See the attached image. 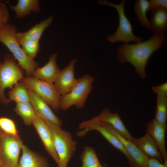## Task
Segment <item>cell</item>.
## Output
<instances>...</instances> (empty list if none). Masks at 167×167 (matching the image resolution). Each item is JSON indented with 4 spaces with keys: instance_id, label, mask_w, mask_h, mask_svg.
<instances>
[{
    "instance_id": "cell-33",
    "label": "cell",
    "mask_w": 167,
    "mask_h": 167,
    "mask_svg": "<svg viewBox=\"0 0 167 167\" xmlns=\"http://www.w3.org/2000/svg\"><path fill=\"white\" fill-rule=\"evenodd\" d=\"M3 165V163L1 154L0 151V167Z\"/></svg>"
},
{
    "instance_id": "cell-38",
    "label": "cell",
    "mask_w": 167,
    "mask_h": 167,
    "mask_svg": "<svg viewBox=\"0 0 167 167\" xmlns=\"http://www.w3.org/2000/svg\"><path fill=\"white\" fill-rule=\"evenodd\" d=\"M2 1L0 0V2Z\"/></svg>"
},
{
    "instance_id": "cell-7",
    "label": "cell",
    "mask_w": 167,
    "mask_h": 167,
    "mask_svg": "<svg viewBox=\"0 0 167 167\" xmlns=\"http://www.w3.org/2000/svg\"><path fill=\"white\" fill-rule=\"evenodd\" d=\"M21 81L55 111L60 109L61 96L57 90L54 83L28 76L24 77Z\"/></svg>"
},
{
    "instance_id": "cell-4",
    "label": "cell",
    "mask_w": 167,
    "mask_h": 167,
    "mask_svg": "<svg viewBox=\"0 0 167 167\" xmlns=\"http://www.w3.org/2000/svg\"><path fill=\"white\" fill-rule=\"evenodd\" d=\"M24 71L12 55H4L3 61H0V103L7 105L10 103L5 96V90L11 89L21 81L24 77Z\"/></svg>"
},
{
    "instance_id": "cell-31",
    "label": "cell",
    "mask_w": 167,
    "mask_h": 167,
    "mask_svg": "<svg viewBox=\"0 0 167 167\" xmlns=\"http://www.w3.org/2000/svg\"><path fill=\"white\" fill-rule=\"evenodd\" d=\"M152 90L154 93L157 94V96L167 95V83L153 86Z\"/></svg>"
},
{
    "instance_id": "cell-26",
    "label": "cell",
    "mask_w": 167,
    "mask_h": 167,
    "mask_svg": "<svg viewBox=\"0 0 167 167\" xmlns=\"http://www.w3.org/2000/svg\"><path fill=\"white\" fill-rule=\"evenodd\" d=\"M167 118V95L157 96L154 119L160 123L166 125Z\"/></svg>"
},
{
    "instance_id": "cell-36",
    "label": "cell",
    "mask_w": 167,
    "mask_h": 167,
    "mask_svg": "<svg viewBox=\"0 0 167 167\" xmlns=\"http://www.w3.org/2000/svg\"><path fill=\"white\" fill-rule=\"evenodd\" d=\"M134 167H140V166H139L138 165H137V166H136Z\"/></svg>"
},
{
    "instance_id": "cell-14",
    "label": "cell",
    "mask_w": 167,
    "mask_h": 167,
    "mask_svg": "<svg viewBox=\"0 0 167 167\" xmlns=\"http://www.w3.org/2000/svg\"><path fill=\"white\" fill-rule=\"evenodd\" d=\"M166 125L162 124L155 119L147 125L146 130L155 142L162 156L164 164H167V152L165 144V134Z\"/></svg>"
},
{
    "instance_id": "cell-17",
    "label": "cell",
    "mask_w": 167,
    "mask_h": 167,
    "mask_svg": "<svg viewBox=\"0 0 167 167\" xmlns=\"http://www.w3.org/2000/svg\"><path fill=\"white\" fill-rule=\"evenodd\" d=\"M97 116L100 121L109 124L122 136L131 142L134 138L127 129L118 113H113L109 109L105 108Z\"/></svg>"
},
{
    "instance_id": "cell-22",
    "label": "cell",
    "mask_w": 167,
    "mask_h": 167,
    "mask_svg": "<svg viewBox=\"0 0 167 167\" xmlns=\"http://www.w3.org/2000/svg\"><path fill=\"white\" fill-rule=\"evenodd\" d=\"M10 102L13 101L17 103L30 102L28 89L21 81L15 84L8 92Z\"/></svg>"
},
{
    "instance_id": "cell-11",
    "label": "cell",
    "mask_w": 167,
    "mask_h": 167,
    "mask_svg": "<svg viewBox=\"0 0 167 167\" xmlns=\"http://www.w3.org/2000/svg\"><path fill=\"white\" fill-rule=\"evenodd\" d=\"M76 61L75 59H72L67 66L60 70L54 82L56 89L61 96L69 92L77 83L74 72Z\"/></svg>"
},
{
    "instance_id": "cell-5",
    "label": "cell",
    "mask_w": 167,
    "mask_h": 167,
    "mask_svg": "<svg viewBox=\"0 0 167 167\" xmlns=\"http://www.w3.org/2000/svg\"><path fill=\"white\" fill-rule=\"evenodd\" d=\"M97 2L99 4L113 7L118 14V28L114 33L107 37V41L112 43L122 42L124 43H128L131 42L138 43L143 41L142 38L136 36L133 33L132 25L125 13V0H122L118 4H115L105 0H98Z\"/></svg>"
},
{
    "instance_id": "cell-37",
    "label": "cell",
    "mask_w": 167,
    "mask_h": 167,
    "mask_svg": "<svg viewBox=\"0 0 167 167\" xmlns=\"http://www.w3.org/2000/svg\"><path fill=\"white\" fill-rule=\"evenodd\" d=\"M1 167H5V166H4L3 165V166H2Z\"/></svg>"
},
{
    "instance_id": "cell-29",
    "label": "cell",
    "mask_w": 167,
    "mask_h": 167,
    "mask_svg": "<svg viewBox=\"0 0 167 167\" xmlns=\"http://www.w3.org/2000/svg\"><path fill=\"white\" fill-rule=\"evenodd\" d=\"M9 17L6 4L2 1L0 2V27L8 23Z\"/></svg>"
},
{
    "instance_id": "cell-12",
    "label": "cell",
    "mask_w": 167,
    "mask_h": 167,
    "mask_svg": "<svg viewBox=\"0 0 167 167\" xmlns=\"http://www.w3.org/2000/svg\"><path fill=\"white\" fill-rule=\"evenodd\" d=\"M32 124L39 135L46 151L54 160L58 167L59 159L54 146L52 135L45 120L36 115Z\"/></svg>"
},
{
    "instance_id": "cell-35",
    "label": "cell",
    "mask_w": 167,
    "mask_h": 167,
    "mask_svg": "<svg viewBox=\"0 0 167 167\" xmlns=\"http://www.w3.org/2000/svg\"><path fill=\"white\" fill-rule=\"evenodd\" d=\"M104 167H109L106 164H105L104 165H103Z\"/></svg>"
},
{
    "instance_id": "cell-6",
    "label": "cell",
    "mask_w": 167,
    "mask_h": 167,
    "mask_svg": "<svg viewBox=\"0 0 167 167\" xmlns=\"http://www.w3.org/2000/svg\"><path fill=\"white\" fill-rule=\"evenodd\" d=\"M94 80V78L88 74L78 79L73 89L68 93L61 96L60 109L66 110L72 106L78 109L83 108L92 89Z\"/></svg>"
},
{
    "instance_id": "cell-9",
    "label": "cell",
    "mask_w": 167,
    "mask_h": 167,
    "mask_svg": "<svg viewBox=\"0 0 167 167\" xmlns=\"http://www.w3.org/2000/svg\"><path fill=\"white\" fill-rule=\"evenodd\" d=\"M79 129L83 130L77 133L78 136H83L91 130H96L112 146L124 154L129 162L133 161L120 140L101 124L100 121L97 116L90 120L83 121L79 124Z\"/></svg>"
},
{
    "instance_id": "cell-34",
    "label": "cell",
    "mask_w": 167,
    "mask_h": 167,
    "mask_svg": "<svg viewBox=\"0 0 167 167\" xmlns=\"http://www.w3.org/2000/svg\"><path fill=\"white\" fill-rule=\"evenodd\" d=\"M3 133V131H2V130L0 128V136L1 135V134Z\"/></svg>"
},
{
    "instance_id": "cell-30",
    "label": "cell",
    "mask_w": 167,
    "mask_h": 167,
    "mask_svg": "<svg viewBox=\"0 0 167 167\" xmlns=\"http://www.w3.org/2000/svg\"><path fill=\"white\" fill-rule=\"evenodd\" d=\"M149 2V11L154 9L164 7L167 8V1L165 0H150Z\"/></svg>"
},
{
    "instance_id": "cell-19",
    "label": "cell",
    "mask_w": 167,
    "mask_h": 167,
    "mask_svg": "<svg viewBox=\"0 0 167 167\" xmlns=\"http://www.w3.org/2000/svg\"><path fill=\"white\" fill-rule=\"evenodd\" d=\"M53 16H52L36 24L24 32H17L15 37L18 41L22 40H31L39 41L45 30L52 23Z\"/></svg>"
},
{
    "instance_id": "cell-24",
    "label": "cell",
    "mask_w": 167,
    "mask_h": 167,
    "mask_svg": "<svg viewBox=\"0 0 167 167\" xmlns=\"http://www.w3.org/2000/svg\"><path fill=\"white\" fill-rule=\"evenodd\" d=\"M149 8V2L147 0H137L133 6L134 11L140 24L151 31L150 20L147 15Z\"/></svg>"
},
{
    "instance_id": "cell-1",
    "label": "cell",
    "mask_w": 167,
    "mask_h": 167,
    "mask_svg": "<svg viewBox=\"0 0 167 167\" xmlns=\"http://www.w3.org/2000/svg\"><path fill=\"white\" fill-rule=\"evenodd\" d=\"M167 40L164 34H153L145 41L133 44L124 43L119 48L117 59L121 63L129 62L142 79L146 77V67L150 57L162 47Z\"/></svg>"
},
{
    "instance_id": "cell-8",
    "label": "cell",
    "mask_w": 167,
    "mask_h": 167,
    "mask_svg": "<svg viewBox=\"0 0 167 167\" xmlns=\"http://www.w3.org/2000/svg\"><path fill=\"white\" fill-rule=\"evenodd\" d=\"M19 136L3 133L0 136V151L3 165L17 167L20 151L23 145Z\"/></svg>"
},
{
    "instance_id": "cell-15",
    "label": "cell",
    "mask_w": 167,
    "mask_h": 167,
    "mask_svg": "<svg viewBox=\"0 0 167 167\" xmlns=\"http://www.w3.org/2000/svg\"><path fill=\"white\" fill-rule=\"evenodd\" d=\"M57 53L52 54L46 64L35 70L32 76L41 80L54 83L60 71L57 64Z\"/></svg>"
},
{
    "instance_id": "cell-2",
    "label": "cell",
    "mask_w": 167,
    "mask_h": 167,
    "mask_svg": "<svg viewBox=\"0 0 167 167\" xmlns=\"http://www.w3.org/2000/svg\"><path fill=\"white\" fill-rule=\"evenodd\" d=\"M17 29L12 24L7 23L0 27V42L12 54L19 65L25 71L26 76H32L39 63L30 59L23 50L15 37Z\"/></svg>"
},
{
    "instance_id": "cell-10",
    "label": "cell",
    "mask_w": 167,
    "mask_h": 167,
    "mask_svg": "<svg viewBox=\"0 0 167 167\" xmlns=\"http://www.w3.org/2000/svg\"><path fill=\"white\" fill-rule=\"evenodd\" d=\"M100 122L104 128L120 140L128 154L138 165L141 167H147L149 159L148 156L132 142L121 135L110 124L101 121Z\"/></svg>"
},
{
    "instance_id": "cell-18",
    "label": "cell",
    "mask_w": 167,
    "mask_h": 167,
    "mask_svg": "<svg viewBox=\"0 0 167 167\" xmlns=\"http://www.w3.org/2000/svg\"><path fill=\"white\" fill-rule=\"evenodd\" d=\"M131 142L149 157L154 158L160 162L163 160L157 145L148 133L139 138H133Z\"/></svg>"
},
{
    "instance_id": "cell-23",
    "label": "cell",
    "mask_w": 167,
    "mask_h": 167,
    "mask_svg": "<svg viewBox=\"0 0 167 167\" xmlns=\"http://www.w3.org/2000/svg\"><path fill=\"white\" fill-rule=\"evenodd\" d=\"M14 111L27 126L32 124L34 118L37 115L30 102L16 103Z\"/></svg>"
},
{
    "instance_id": "cell-25",
    "label": "cell",
    "mask_w": 167,
    "mask_h": 167,
    "mask_svg": "<svg viewBox=\"0 0 167 167\" xmlns=\"http://www.w3.org/2000/svg\"><path fill=\"white\" fill-rule=\"evenodd\" d=\"M80 158L82 167H104L101 164L95 150L92 147L86 146L81 154Z\"/></svg>"
},
{
    "instance_id": "cell-28",
    "label": "cell",
    "mask_w": 167,
    "mask_h": 167,
    "mask_svg": "<svg viewBox=\"0 0 167 167\" xmlns=\"http://www.w3.org/2000/svg\"><path fill=\"white\" fill-rule=\"evenodd\" d=\"M0 128L4 133L19 136L18 131L14 122L10 118L0 117Z\"/></svg>"
},
{
    "instance_id": "cell-3",
    "label": "cell",
    "mask_w": 167,
    "mask_h": 167,
    "mask_svg": "<svg viewBox=\"0 0 167 167\" xmlns=\"http://www.w3.org/2000/svg\"><path fill=\"white\" fill-rule=\"evenodd\" d=\"M52 135L54 146L59 159L58 167H67L76 150V142L71 133L60 126L45 120Z\"/></svg>"
},
{
    "instance_id": "cell-13",
    "label": "cell",
    "mask_w": 167,
    "mask_h": 167,
    "mask_svg": "<svg viewBox=\"0 0 167 167\" xmlns=\"http://www.w3.org/2000/svg\"><path fill=\"white\" fill-rule=\"evenodd\" d=\"M30 102L36 114L40 118L61 126L62 121L53 113L49 105L36 93L28 89Z\"/></svg>"
},
{
    "instance_id": "cell-16",
    "label": "cell",
    "mask_w": 167,
    "mask_h": 167,
    "mask_svg": "<svg viewBox=\"0 0 167 167\" xmlns=\"http://www.w3.org/2000/svg\"><path fill=\"white\" fill-rule=\"evenodd\" d=\"M17 167H49L46 158L30 149L24 144Z\"/></svg>"
},
{
    "instance_id": "cell-27",
    "label": "cell",
    "mask_w": 167,
    "mask_h": 167,
    "mask_svg": "<svg viewBox=\"0 0 167 167\" xmlns=\"http://www.w3.org/2000/svg\"><path fill=\"white\" fill-rule=\"evenodd\" d=\"M18 42L25 54L30 59L34 60L40 50L39 41L26 40Z\"/></svg>"
},
{
    "instance_id": "cell-32",
    "label": "cell",
    "mask_w": 167,
    "mask_h": 167,
    "mask_svg": "<svg viewBox=\"0 0 167 167\" xmlns=\"http://www.w3.org/2000/svg\"><path fill=\"white\" fill-rule=\"evenodd\" d=\"M147 167H167V164H162L154 158H149Z\"/></svg>"
},
{
    "instance_id": "cell-21",
    "label": "cell",
    "mask_w": 167,
    "mask_h": 167,
    "mask_svg": "<svg viewBox=\"0 0 167 167\" xmlns=\"http://www.w3.org/2000/svg\"><path fill=\"white\" fill-rule=\"evenodd\" d=\"M6 2L9 5L11 9L15 11L17 19L25 17L32 12L36 13L40 11L39 2L38 0H19L14 6L11 5L8 1Z\"/></svg>"
},
{
    "instance_id": "cell-20",
    "label": "cell",
    "mask_w": 167,
    "mask_h": 167,
    "mask_svg": "<svg viewBox=\"0 0 167 167\" xmlns=\"http://www.w3.org/2000/svg\"><path fill=\"white\" fill-rule=\"evenodd\" d=\"M150 20L153 34H161L167 30V8L160 7L152 11Z\"/></svg>"
}]
</instances>
